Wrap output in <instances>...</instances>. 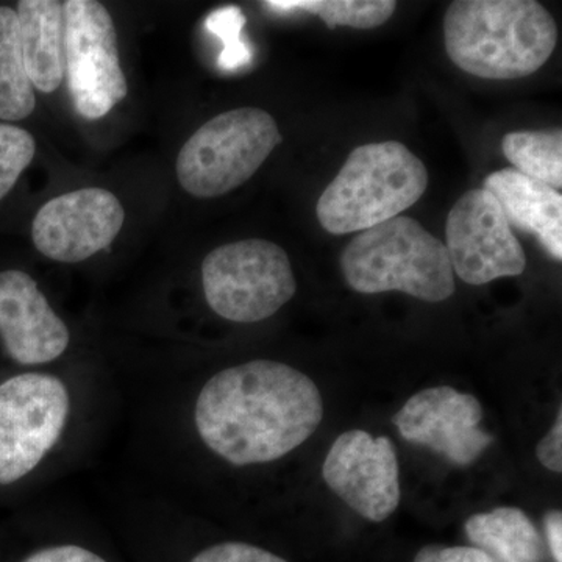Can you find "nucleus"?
I'll use <instances>...</instances> for the list:
<instances>
[{"mask_svg": "<svg viewBox=\"0 0 562 562\" xmlns=\"http://www.w3.org/2000/svg\"><path fill=\"white\" fill-rule=\"evenodd\" d=\"M428 181L424 162L405 144H364L351 150L322 192L317 220L331 235L368 231L412 209L427 191Z\"/></svg>", "mask_w": 562, "mask_h": 562, "instance_id": "nucleus-3", "label": "nucleus"}, {"mask_svg": "<svg viewBox=\"0 0 562 562\" xmlns=\"http://www.w3.org/2000/svg\"><path fill=\"white\" fill-rule=\"evenodd\" d=\"M16 14L29 79L35 90L50 94L60 88L66 74L65 3L21 0Z\"/></svg>", "mask_w": 562, "mask_h": 562, "instance_id": "nucleus-15", "label": "nucleus"}, {"mask_svg": "<svg viewBox=\"0 0 562 562\" xmlns=\"http://www.w3.org/2000/svg\"><path fill=\"white\" fill-rule=\"evenodd\" d=\"M124 221V206L113 192L85 188L41 206L33 220L32 239L49 260L80 262L109 249Z\"/></svg>", "mask_w": 562, "mask_h": 562, "instance_id": "nucleus-12", "label": "nucleus"}, {"mask_svg": "<svg viewBox=\"0 0 562 562\" xmlns=\"http://www.w3.org/2000/svg\"><path fill=\"white\" fill-rule=\"evenodd\" d=\"M543 524H546L547 539H549L553 560L562 562V514L560 509H552V512L547 513Z\"/></svg>", "mask_w": 562, "mask_h": 562, "instance_id": "nucleus-26", "label": "nucleus"}, {"mask_svg": "<svg viewBox=\"0 0 562 562\" xmlns=\"http://www.w3.org/2000/svg\"><path fill=\"white\" fill-rule=\"evenodd\" d=\"M206 303L217 316L238 324L269 319L297 291L286 251L265 239L224 244L202 262Z\"/></svg>", "mask_w": 562, "mask_h": 562, "instance_id": "nucleus-6", "label": "nucleus"}, {"mask_svg": "<svg viewBox=\"0 0 562 562\" xmlns=\"http://www.w3.org/2000/svg\"><path fill=\"white\" fill-rule=\"evenodd\" d=\"M322 476L346 505L371 522H383L401 503L397 453L387 436L342 432L325 458Z\"/></svg>", "mask_w": 562, "mask_h": 562, "instance_id": "nucleus-10", "label": "nucleus"}, {"mask_svg": "<svg viewBox=\"0 0 562 562\" xmlns=\"http://www.w3.org/2000/svg\"><path fill=\"white\" fill-rule=\"evenodd\" d=\"M414 562H497L476 547L425 546Z\"/></svg>", "mask_w": 562, "mask_h": 562, "instance_id": "nucleus-23", "label": "nucleus"}, {"mask_svg": "<svg viewBox=\"0 0 562 562\" xmlns=\"http://www.w3.org/2000/svg\"><path fill=\"white\" fill-rule=\"evenodd\" d=\"M35 151L36 143L31 132L0 122V201L31 166Z\"/></svg>", "mask_w": 562, "mask_h": 562, "instance_id": "nucleus-20", "label": "nucleus"}, {"mask_svg": "<svg viewBox=\"0 0 562 562\" xmlns=\"http://www.w3.org/2000/svg\"><path fill=\"white\" fill-rule=\"evenodd\" d=\"M35 106V88L22 57L16 10L0 7V120H25Z\"/></svg>", "mask_w": 562, "mask_h": 562, "instance_id": "nucleus-17", "label": "nucleus"}, {"mask_svg": "<svg viewBox=\"0 0 562 562\" xmlns=\"http://www.w3.org/2000/svg\"><path fill=\"white\" fill-rule=\"evenodd\" d=\"M276 120L261 109L225 111L181 147L177 179L188 194L213 199L249 181L281 143Z\"/></svg>", "mask_w": 562, "mask_h": 562, "instance_id": "nucleus-5", "label": "nucleus"}, {"mask_svg": "<svg viewBox=\"0 0 562 562\" xmlns=\"http://www.w3.org/2000/svg\"><path fill=\"white\" fill-rule=\"evenodd\" d=\"M558 27L535 0H457L443 18L447 55L486 80L524 79L552 57Z\"/></svg>", "mask_w": 562, "mask_h": 562, "instance_id": "nucleus-2", "label": "nucleus"}, {"mask_svg": "<svg viewBox=\"0 0 562 562\" xmlns=\"http://www.w3.org/2000/svg\"><path fill=\"white\" fill-rule=\"evenodd\" d=\"M70 412L58 376L29 372L0 383V484L20 482L60 441Z\"/></svg>", "mask_w": 562, "mask_h": 562, "instance_id": "nucleus-7", "label": "nucleus"}, {"mask_svg": "<svg viewBox=\"0 0 562 562\" xmlns=\"http://www.w3.org/2000/svg\"><path fill=\"white\" fill-rule=\"evenodd\" d=\"M206 29L224 43L220 66L225 70H238L251 61V50L241 40L246 16L238 7H224L213 11L205 21Z\"/></svg>", "mask_w": 562, "mask_h": 562, "instance_id": "nucleus-21", "label": "nucleus"}, {"mask_svg": "<svg viewBox=\"0 0 562 562\" xmlns=\"http://www.w3.org/2000/svg\"><path fill=\"white\" fill-rule=\"evenodd\" d=\"M266 9L277 13L303 11L314 14L328 29L351 27L369 31L386 24L397 9L392 0H269Z\"/></svg>", "mask_w": 562, "mask_h": 562, "instance_id": "nucleus-19", "label": "nucleus"}, {"mask_svg": "<svg viewBox=\"0 0 562 562\" xmlns=\"http://www.w3.org/2000/svg\"><path fill=\"white\" fill-rule=\"evenodd\" d=\"M512 227L531 233L553 260H562V195L516 169L492 172L483 183Z\"/></svg>", "mask_w": 562, "mask_h": 562, "instance_id": "nucleus-14", "label": "nucleus"}, {"mask_svg": "<svg viewBox=\"0 0 562 562\" xmlns=\"http://www.w3.org/2000/svg\"><path fill=\"white\" fill-rule=\"evenodd\" d=\"M22 562H106L99 554L79 546H57L41 549Z\"/></svg>", "mask_w": 562, "mask_h": 562, "instance_id": "nucleus-25", "label": "nucleus"}, {"mask_svg": "<svg viewBox=\"0 0 562 562\" xmlns=\"http://www.w3.org/2000/svg\"><path fill=\"white\" fill-rule=\"evenodd\" d=\"M536 454L543 468L552 472H562V412L558 413L552 430L543 436L536 447Z\"/></svg>", "mask_w": 562, "mask_h": 562, "instance_id": "nucleus-24", "label": "nucleus"}, {"mask_svg": "<svg viewBox=\"0 0 562 562\" xmlns=\"http://www.w3.org/2000/svg\"><path fill=\"white\" fill-rule=\"evenodd\" d=\"M502 150L516 171L560 191L562 187V133L514 132L503 136Z\"/></svg>", "mask_w": 562, "mask_h": 562, "instance_id": "nucleus-18", "label": "nucleus"}, {"mask_svg": "<svg viewBox=\"0 0 562 562\" xmlns=\"http://www.w3.org/2000/svg\"><path fill=\"white\" fill-rule=\"evenodd\" d=\"M469 541L497 562H541L542 539L519 508L494 509L465 520Z\"/></svg>", "mask_w": 562, "mask_h": 562, "instance_id": "nucleus-16", "label": "nucleus"}, {"mask_svg": "<svg viewBox=\"0 0 562 562\" xmlns=\"http://www.w3.org/2000/svg\"><path fill=\"white\" fill-rule=\"evenodd\" d=\"M65 3V63L70 98L81 117L101 120L127 95L116 27L95 0Z\"/></svg>", "mask_w": 562, "mask_h": 562, "instance_id": "nucleus-8", "label": "nucleus"}, {"mask_svg": "<svg viewBox=\"0 0 562 562\" xmlns=\"http://www.w3.org/2000/svg\"><path fill=\"white\" fill-rule=\"evenodd\" d=\"M324 417L319 387L284 362L224 369L199 392L194 425L203 443L232 465L266 464L308 441Z\"/></svg>", "mask_w": 562, "mask_h": 562, "instance_id": "nucleus-1", "label": "nucleus"}, {"mask_svg": "<svg viewBox=\"0 0 562 562\" xmlns=\"http://www.w3.org/2000/svg\"><path fill=\"white\" fill-rule=\"evenodd\" d=\"M482 420V403L450 386L417 392L392 419L405 441L427 447L454 465L473 464L494 442L480 427Z\"/></svg>", "mask_w": 562, "mask_h": 562, "instance_id": "nucleus-11", "label": "nucleus"}, {"mask_svg": "<svg viewBox=\"0 0 562 562\" xmlns=\"http://www.w3.org/2000/svg\"><path fill=\"white\" fill-rule=\"evenodd\" d=\"M446 246L453 273L473 286L522 276L527 255L501 203L486 190H472L447 216Z\"/></svg>", "mask_w": 562, "mask_h": 562, "instance_id": "nucleus-9", "label": "nucleus"}, {"mask_svg": "<svg viewBox=\"0 0 562 562\" xmlns=\"http://www.w3.org/2000/svg\"><path fill=\"white\" fill-rule=\"evenodd\" d=\"M0 339L21 366L46 364L69 346V330L27 272H0Z\"/></svg>", "mask_w": 562, "mask_h": 562, "instance_id": "nucleus-13", "label": "nucleus"}, {"mask_svg": "<svg viewBox=\"0 0 562 562\" xmlns=\"http://www.w3.org/2000/svg\"><path fill=\"white\" fill-rule=\"evenodd\" d=\"M341 271L360 294L398 291L439 303L457 290L446 246L413 217L397 216L358 233L342 251Z\"/></svg>", "mask_w": 562, "mask_h": 562, "instance_id": "nucleus-4", "label": "nucleus"}, {"mask_svg": "<svg viewBox=\"0 0 562 562\" xmlns=\"http://www.w3.org/2000/svg\"><path fill=\"white\" fill-rule=\"evenodd\" d=\"M191 562H288L261 547L246 542H224L195 554Z\"/></svg>", "mask_w": 562, "mask_h": 562, "instance_id": "nucleus-22", "label": "nucleus"}]
</instances>
